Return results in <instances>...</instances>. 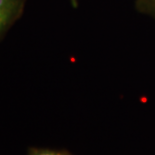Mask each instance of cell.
Segmentation results:
<instances>
[{"mask_svg": "<svg viewBox=\"0 0 155 155\" xmlns=\"http://www.w3.org/2000/svg\"><path fill=\"white\" fill-rule=\"evenodd\" d=\"M69 1H70L71 5L73 6L74 8H76L78 6V0H69Z\"/></svg>", "mask_w": 155, "mask_h": 155, "instance_id": "obj_4", "label": "cell"}, {"mask_svg": "<svg viewBox=\"0 0 155 155\" xmlns=\"http://www.w3.org/2000/svg\"><path fill=\"white\" fill-rule=\"evenodd\" d=\"M28 155H69V154L62 152V151L45 149V148H31L29 150Z\"/></svg>", "mask_w": 155, "mask_h": 155, "instance_id": "obj_3", "label": "cell"}, {"mask_svg": "<svg viewBox=\"0 0 155 155\" xmlns=\"http://www.w3.org/2000/svg\"><path fill=\"white\" fill-rule=\"evenodd\" d=\"M137 10L155 19V0H135Z\"/></svg>", "mask_w": 155, "mask_h": 155, "instance_id": "obj_2", "label": "cell"}, {"mask_svg": "<svg viewBox=\"0 0 155 155\" xmlns=\"http://www.w3.org/2000/svg\"><path fill=\"white\" fill-rule=\"evenodd\" d=\"M22 8V0H0V32L15 17Z\"/></svg>", "mask_w": 155, "mask_h": 155, "instance_id": "obj_1", "label": "cell"}]
</instances>
